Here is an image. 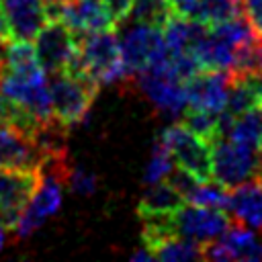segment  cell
I'll return each mask as SVG.
<instances>
[{
    "instance_id": "ac0fdd59",
    "label": "cell",
    "mask_w": 262,
    "mask_h": 262,
    "mask_svg": "<svg viewBox=\"0 0 262 262\" xmlns=\"http://www.w3.org/2000/svg\"><path fill=\"white\" fill-rule=\"evenodd\" d=\"M225 137H231L242 145L258 149V145L262 143V106H254L235 115Z\"/></svg>"
},
{
    "instance_id": "7402d4cb",
    "label": "cell",
    "mask_w": 262,
    "mask_h": 262,
    "mask_svg": "<svg viewBox=\"0 0 262 262\" xmlns=\"http://www.w3.org/2000/svg\"><path fill=\"white\" fill-rule=\"evenodd\" d=\"M170 14H172V10L168 6V0H133V6H131V12L127 18L162 29V25L166 23V18Z\"/></svg>"
},
{
    "instance_id": "4316f807",
    "label": "cell",
    "mask_w": 262,
    "mask_h": 262,
    "mask_svg": "<svg viewBox=\"0 0 262 262\" xmlns=\"http://www.w3.org/2000/svg\"><path fill=\"white\" fill-rule=\"evenodd\" d=\"M242 8L254 29L262 31V0H242Z\"/></svg>"
},
{
    "instance_id": "44dd1931",
    "label": "cell",
    "mask_w": 262,
    "mask_h": 262,
    "mask_svg": "<svg viewBox=\"0 0 262 262\" xmlns=\"http://www.w3.org/2000/svg\"><path fill=\"white\" fill-rule=\"evenodd\" d=\"M229 201V188L219 184L217 180H201L194 190L186 196V203L199 205V207H211V209H227ZM227 213V211H225Z\"/></svg>"
},
{
    "instance_id": "52a82bcc",
    "label": "cell",
    "mask_w": 262,
    "mask_h": 262,
    "mask_svg": "<svg viewBox=\"0 0 262 262\" xmlns=\"http://www.w3.org/2000/svg\"><path fill=\"white\" fill-rule=\"evenodd\" d=\"M33 41L37 61L47 74L66 72L78 57V37L59 18H49Z\"/></svg>"
},
{
    "instance_id": "3957f363",
    "label": "cell",
    "mask_w": 262,
    "mask_h": 262,
    "mask_svg": "<svg viewBox=\"0 0 262 262\" xmlns=\"http://www.w3.org/2000/svg\"><path fill=\"white\" fill-rule=\"evenodd\" d=\"M98 84L86 72H57L49 74V94L53 117L63 125L74 127L88 117Z\"/></svg>"
},
{
    "instance_id": "30bf717a",
    "label": "cell",
    "mask_w": 262,
    "mask_h": 262,
    "mask_svg": "<svg viewBox=\"0 0 262 262\" xmlns=\"http://www.w3.org/2000/svg\"><path fill=\"white\" fill-rule=\"evenodd\" d=\"M39 182V170L0 168V217L12 231Z\"/></svg>"
},
{
    "instance_id": "9a60e30c",
    "label": "cell",
    "mask_w": 262,
    "mask_h": 262,
    "mask_svg": "<svg viewBox=\"0 0 262 262\" xmlns=\"http://www.w3.org/2000/svg\"><path fill=\"white\" fill-rule=\"evenodd\" d=\"M235 223L250 229H262V174H254L237 186L229 188L225 209Z\"/></svg>"
},
{
    "instance_id": "ffe728a7",
    "label": "cell",
    "mask_w": 262,
    "mask_h": 262,
    "mask_svg": "<svg viewBox=\"0 0 262 262\" xmlns=\"http://www.w3.org/2000/svg\"><path fill=\"white\" fill-rule=\"evenodd\" d=\"M229 74L233 76L262 74V31L256 29L254 35L237 47Z\"/></svg>"
},
{
    "instance_id": "2e32d148",
    "label": "cell",
    "mask_w": 262,
    "mask_h": 262,
    "mask_svg": "<svg viewBox=\"0 0 262 262\" xmlns=\"http://www.w3.org/2000/svg\"><path fill=\"white\" fill-rule=\"evenodd\" d=\"M221 244L225 246L231 260H262V244L250 231V227L239 223H229L223 235H219Z\"/></svg>"
},
{
    "instance_id": "f546056e",
    "label": "cell",
    "mask_w": 262,
    "mask_h": 262,
    "mask_svg": "<svg viewBox=\"0 0 262 262\" xmlns=\"http://www.w3.org/2000/svg\"><path fill=\"white\" fill-rule=\"evenodd\" d=\"M8 227H6V223L2 221V217H0V252H2V248L6 246V239H8Z\"/></svg>"
},
{
    "instance_id": "5b68a950",
    "label": "cell",
    "mask_w": 262,
    "mask_h": 262,
    "mask_svg": "<svg viewBox=\"0 0 262 262\" xmlns=\"http://www.w3.org/2000/svg\"><path fill=\"white\" fill-rule=\"evenodd\" d=\"M141 90V94L154 104L156 111L164 115H180L188 106L186 96V82H182L172 66L170 59L160 66H151L143 72H139L133 78Z\"/></svg>"
},
{
    "instance_id": "d6986e66",
    "label": "cell",
    "mask_w": 262,
    "mask_h": 262,
    "mask_svg": "<svg viewBox=\"0 0 262 262\" xmlns=\"http://www.w3.org/2000/svg\"><path fill=\"white\" fill-rule=\"evenodd\" d=\"M151 254H154V260H166V262L199 260L203 258V244L182 235H170L158 246H154Z\"/></svg>"
},
{
    "instance_id": "8fae6325",
    "label": "cell",
    "mask_w": 262,
    "mask_h": 262,
    "mask_svg": "<svg viewBox=\"0 0 262 262\" xmlns=\"http://www.w3.org/2000/svg\"><path fill=\"white\" fill-rule=\"evenodd\" d=\"M55 18L63 20L76 37L117 27V20L111 16V12L102 4V0H68V2H61L55 10Z\"/></svg>"
},
{
    "instance_id": "1f68e13d",
    "label": "cell",
    "mask_w": 262,
    "mask_h": 262,
    "mask_svg": "<svg viewBox=\"0 0 262 262\" xmlns=\"http://www.w3.org/2000/svg\"><path fill=\"white\" fill-rule=\"evenodd\" d=\"M258 174H262V143L258 145Z\"/></svg>"
},
{
    "instance_id": "cb8c5ba5",
    "label": "cell",
    "mask_w": 262,
    "mask_h": 262,
    "mask_svg": "<svg viewBox=\"0 0 262 262\" xmlns=\"http://www.w3.org/2000/svg\"><path fill=\"white\" fill-rule=\"evenodd\" d=\"M172 168H174V158H172V154L168 151V147L158 139V141L154 143L149 162H147L145 172H143V182H145V186L164 180V178L170 174Z\"/></svg>"
},
{
    "instance_id": "83f0119b",
    "label": "cell",
    "mask_w": 262,
    "mask_h": 262,
    "mask_svg": "<svg viewBox=\"0 0 262 262\" xmlns=\"http://www.w3.org/2000/svg\"><path fill=\"white\" fill-rule=\"evenodd\" d=\"M131 260H135V262H147V260H154V254H151L145 246H141L139 250H135V252L131 254Z\"/></svg>"
},
{
    "instance_id": "f1b7e54d",
    "label": "cell",
    "mask_w": 262,
    "mask_h": 262,
    "mask_svg": "<svg viewBox=\"0 0 262 262\" xmlns=\"http://www.w3.org/2000/svg\"><path fill=\"white\" fill-rule=\"evenodd\" d=\"M0 39H10V33H8V25H6V18H4V12L0 8Z\"/></svg>"
},
{
    "instance_id": "8992f818",
    "label": "cell",
    "mask_w": 262,
    "mask_h": 262,
    "mask_svg": "<svg viewBox=\"0 0 262 262\" xmlns=\"http://www.w3.org/2000/svg\"><path fill=\"white\" fill-rule=\"evenodd\" d=\"M258 170L256 149L233 141L231 137H217L211 141V178L233 188L254 176Z\"/></svg>"
},
{
    "instance_id": "4fadbf2b",
    "label": "cell",
    "mask_w": 262,
    "mask_h": 262,
    "mask_svg": "<svg viewBox=\"0 0 262 262\" xmlns=\"http://www.w3.org/2000/svg\"><path fill=\"white\" fill-rule=\"evenodd\" d=\"M10 39L33 41L39 29L49 20L43 0H0Z\"/></svg>"
},
{
    "instance_id": "d4e9b609",
    "label": "cell",
    "mask_w": 262,
    "mask_h": 262,
    "mask_svg": "<svg viewBox=\"0 0 262 262\" xmlns=\"http://www.w3.org/2000/svg\"><path fill=\"white\" fill-rule=\"evenodd\" d=\"M68 186L72 192L88 196L96 190V176L88 170H84L82 166H74L68 168Z\"/></svg>"
},
{
    "instance_id": "4dcf8cb0",
    "label": "cell",
    "mask_w": 262,
    "mask_h": 262,
    "mask_svg": "<svg viewBox=\"0 0 262 262\" xmlns=\"http://www.w3.org/2000/svg\"><path fill=\"white\" fill-rule=\"evenodd\" d=\"M10 39H0V72L4 68V61H6V47H8Z\"/></svg>"
},
{
    "instance_id": "7a4b0ae2",
    "label": "cell",
    "mask_w": 262,
    "mask_h": 262,
    "mask_svg": "<svg viewBox=\"0 0 262 262\" xmlns=\"http://www.w3.org/2000/svg\"><path fill=\"white\" fill-rule=\"evenodd\" d=\"M78 63L98 86L129 82L131 76L121 59L115 29L94 31L78 37Z\"/></svg>"
},
{
    "instance_id": "6da1fadb",
    "label": "cell",
    "mask_w": 262,
    "mask_h": 262,
    "mask_svg": "<svg viewBox=\"0 0 262 262\" xmlns=\"http://www.w3.org/2000/svg\"><path fill=\"white\" fill-rule=\"evenodd\" d=\"M68 168L70 166L66 158H49L41 164L37 188L12 227V233L18 239L31 235L51 215L57 213L63 199V186L68 184Z\"/></svg>"
},
{
    "instance_id": "484cf974",
    "label": "cell",
    "mask_w": 262,
    "mask_h": 262,
    "mask_svg": "<svg viewBox=\"0 0 262 262\" xmlns=\"http://www.w3.org/2000/svg\"><path fill=\"white\" fill-rule=\"evenodd\" d=\"M102 4L106 6V10L111 12V16L119 25V23H125V18L129 16L131 6H133V0H102Z\"/></svg>"
},
{
    "instance_id": "7c38bea8",
    "label": "cell",
    "mask_w": 262,
    "mask_h": 262,
    "mask_svg": "<svg viewBox=\"0 0 262 262\" xmlns=\"http://www.w3.org/2000/svg\"><path fill=\"white\" fill-rule=\"evenodd\" d=\"M227 86H229V72H201L192 80L186 82V96L188 106L207 113H223L227 106Z\"/></svg>"
},
{
    "instance_id": "603a6c76",
    "label": "cell",
    "mask_w": 262,
    "mask_h": 262,
    "mask_svg": "<svg viewBox=\"0 0 262 262\" xmlns=\"http://www.w3.org/2000/svg\"><path fill=\"white\" fill-rule=\"evenodd\" d=\"M182 123L201 139L205 141H215L219 137V115L207 113V111H196V108H186Z\"/></svg>"
},
{
    "instance_id": "5bb4252c",
    "label": "cell",
    "mask_w": 262,
    "mask_h": 262,
    "mask_svg": "<svg viewBox=\"0 0 262 262\" xmlns=\"http://www.w3.org/2000/svg\"><path fill=\"white\" fill-rule=\"evenodd\" d=\"M43 160L41 149L29 133L12 125H0V168L39 170Z\"/></svg>"
},
{
    "instance_id": "9c48e42d",
    "label": "cell",
    "mask_w": 262,
    "mask_h": 262,
    "mask_svg": "<svg viewBox=\"0 0 262 262\" xmlns=\"http://www.w3.org/2000/svg\"><path fill=\"white\" fill-rule=\"evenodd\" d=\"M229 223V215L223 209L184 203L174 211V233L194 239L203 246L223 235Z\"/></svg>"
},
{
    "instance_id": "277c9868",
    "label": "cell",
    "mask_w": 262,
    "mask_h": 262,
    "mask_svg": "<svg viewBox=\"0 0 262 262\" xmlns=\"http://www.w3.org/2000/svg\"><path fill=\"white\" fill-rule=\"evenodd\" d=\"M117 37H119L121 59H123L131 80L139 72H143L151 66L166 63L170 59V53L164 43L160 27H151V25L127 18L123 33Z\"/></svg>"
},
{
    "instance_id": "e0dca14e",
    "label": "cell",
    "mask_w": 262,
    "mask_h": 262,
    "mask_svg": "<svg viewBox=\"0 0 262 262\" xmlns=\"http://www.w3.org/2000/svg\"><path fill=\"white\" fill-rule=\"evenodd\" d=\"M186 201L182 199V194L168 180H160V182L147 184V188L143 190L141 201H139V215L174 213Z\"/></svg>"
},
{
    "instance_id": "ba28073f",
    "label": "cell",
    "mask_w": 262,
    "mask_h": 262,
    "mask_svg": "<svg viewBox=\"0 0 262 262\" xmlns=\"http://www.w3.org/2000/svg\"><path fill=\"white\" fill-rule=\"evenodd\" d=\"M160 141L168 147L174 164L196 176L199 180H211V143L194 135L184 123L166 127Z\"/></svg>"
}]
</instances>
